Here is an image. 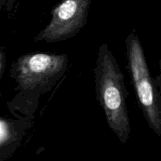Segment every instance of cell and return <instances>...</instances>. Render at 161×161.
<instances>
[{
  "instance_id": "1",
  "label": "cell",
  "mask_w": 161,
  "mask_h": 161,
  "mask_svg": "<svg viewBox=\"0 0 161 161\" xmlns=\"http://www.w3.org/2000/svg\"><path fill=\"white\" fill-rule=\"evenodd\" d=\"M94 73L96 97L107 123L119 141L126 143L131 130L127 107L128 93L124 74L106 43L99 47Z\"/></svg>"
},
{
  "instance_id": "2",
  "label": "cell",
  "mask_w": 161,
  "mask_h": 161,
  "mask_svg": "<svg viewBox=\"0 0 161 161\" xmlns=\"http://www.w3.org/2000/svg\"><path fill=\"white\" fill-rule=\"evenodd\" d=\"M129 72L143 115L149 127L161 135V109L159 94L145 57L144 50L138 36L130 32L126 39Z\"/></svg>"
},
{
  "instance_id": "3",
  "label": "cell",
  "mask_w": 161,
  "mask_h": 161,
  "mask_svg": "<svg viewBox=\"0 0 161 161\" xmlns=\"http://www.w3.org/2000/svg\"><path fill=\"white\" fill-rule=\"evenodd\" d=\"M68 64L67 54L27 53L14 64L13 77L20 89L32 90L60 78L67 69Z\"/></svg>"
},
{
  "instance_id": "4",
  "label": "cell",
  "mask_w": 161,
  "mask_h": 161,
  "mask_svg": "<svg viewBox=\"0 0 161 161\" xmlns=\"http://www.w3.org/2000/svg\"><path fill=\"white\" fill-rule=\"evenodd\" d=\"M92 0H62L51 11L50 23L34 40L58 42L76 36L87 21Z\"/></svg>"
},
{
  "instance_id": "5",
  "label": "cell",
  "mask_w": 161,
  "mask_h": 161,
  "mask_svg": "<svg viewBox=\"0 0 161 161\" xmlns=\"http://www.w3.org/2000/svg\"><path fill=\"white\" fill-rule=\"evenodd\" d=\"M8 138V129L6 124L0 120V144Z\"/></svg>"
},
{
  "instance_id": "6",
  "label": "cell",
  "mask_w": 161,
  "mask_h": 161,
  "mask_svg": "<svg viewBox=\"0 0 161 161\" xmlns=\"http://www.w3.org/2000/svg\"><path fill=\"white\" fill-rule=\"evenodd\" d=\"M16 0H0V9L6 6L7 10L10 11Z\"/></svg>"
},
{
  "instance_id": "7",
  "label": "cell",
  "mask_w": 161,
  "mask_h": 161,
  "mask_svg": "<svg viewBox=\"0 0 161 161\" xmlns=\"http://www.w3.org/2000/svg\"><path fill=\"white\" fill-rule=\"evenodd\" d=\"M3 64H4V55L2 52H0V75L3 69Z\"/></svg>"
}]
</instances>
